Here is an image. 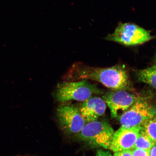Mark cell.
<instances>
[{"label": "cell", "instance_id": "1", "mask_svg": "<svg viewBox=\"0 0 156 156\" xmlns=\"http://www.w3.org/2000/svg\"><path fill=\"white\" fill-rule=\"evenodd\" d=\"M63 79L65 81L91 80L101 83L112 90H127L131 88L127 72L119 66L94 67L77 62L71 66L64 75Z\"/></svg>", "mask_w": 156, "mask_h": 156}, {"label": "cell", "instance_id": "17", "mask_svg": "<svg viewBox=\"0 0 156 156\" xmlns=\"http://www.w3.org/2000/svg\"><path fill=\"white\" fill-rule=\"evenodd\" d=\"M153 66H154V67L156 68V57L155 58L154 65Z\"/></svg>", "mask_w": 156, "mask_h": 156}, {"label": "cell", "instance_id": "3", "mask_svg": "<svg viewBox=\"0 0 156 156\" xmlns=\"http://www.w3.org/2000/svg\"><path fill=\"white\" fill-rule=\"evenodd\" d=\"M55 98L64 102L75 100L83 101L94 95L103 94L102 90L88 80L64 81L58 84L54 93Z\"/></svg>", "mask_w": 156, "mask_h": 156}, {"label": "cell", "instance_id": "14", "mask_svg": "<svg viewBox=\"0 0 156 156\" xmlns=\"http://www.w3.org/2000/svg\"><path fill=\"white\" fill-rule=\"evenodd\" d=\"M113 156H132V151L130 150H126L114 152Z\"/></svg>", "mask_w": 156, "mask_h": 156}, {"label": "cell", "instance_id": "11", "mask_svg": "<svg viewBox=\"0 0 156 156\" xmlns=\"http://www.w3.org/2000/svg\"><path fill=\"white\" fill-rule=\"evenodd\" d=\"M156 145L154 142L141 128L134 145V148L151 150Z\"/></svg>", "mask_w": 156, "mask_h": 156}, {"label": "cell", "instance_id": "12", "mask_svg": "<svg viewBox=\"0 0 156 156\" xmlns=\"http://www.w3.org/2000/svg\"><path fill=\"white\" fill-rule=\"evenodd\" d=\"M142 128L156 145V115L146 122Z\"/></svg>", "mask_w": 156, "mask_h": 156}, {"label": "cell", "instance_id": "5", "mask_svg": "<svg viewBox=\"0 0 156 156\" xmlns=\"http://www.w3.org/2000/svg\"><path fill=\"white\" fill-rule=\"evenodd\" d=\"M156 115V108L145 97H140L134 104L120 116L121 126H142Z\"/></svg>", "mask_w": 156, "mask_h": 156}, {"label": "cell", "instance_id": "13", "mask_svg": "<svg viewBox=\"0 0 156 156\" xmlns=\"http://www.w3.org/2000/svg\"><path fill=\"white\" fill-rule=\"evenodd\" d=\"M150 150L134 148L132 151V156H150Z\"/></svg>", "mask_w": 156, "mask_h": 156}, {"label": "cell", "instance_id": "6", "mask_svg": "<svg viewBox=\"0 0 156 156\" xmlns=\"http://www.w3.org/2000/svg\"><path fill=\"white\" fill-rule=\"evenodd\" d=\"M56 116L62 129L68 134L77 135L86 124L80 109L75 105H66L58 107Z\"/></svg>", "mask_w": 156, "mask_h": 156}, {"label": "cell", "instance_id": "8", "mask_svg": "<svg viewBox=\"0 0 156 156\" xmlns=\"http://www.w3.org/2000/svg\"><path fill=\"white\" fill-rule=\"evenodd\" d=\"M141 126L131 128L121 126L115 132L109 150L114 152L134 149Z\"/></svg>", "mask_w": 156, "mask_h": 156}, {"label": "cell", "instance_id": "4", "mask_svg": "<svg viewBox=\"0 0 156 156\" xmlns=\"http://www.w3.org/2000/svg\"><path fill=\"white\" fill-rule=\"evenodd\" d=\"M153 37L149 31L130 23H120L112 34L105 39L126 46H134L145 43Z\"/></svg>", "mask_w": 156, "mask_h": 156}, {"label": "cell", "instance_id": "10", "mask_svg": "<svg viewBox=\"0 0 156 156\" xmlns=\"http://www.w3.org/2000/svg\"><path fill=\"white\" fill-rule=\"evenodd\" d=\"M136 76L138 81L147 84L156 90V68L154 66L138 70Z\"/></svg>", "mask_w": 156, "mask_h": 156}, {"label": "cell", "instance_id": "2", "mask_svg": "<svg viewBox=\"0 0 156 156\" xmlns=\"http://www.w3.org/2000/svg\"><path fill=\"white\" fill-rule=\"evenodd\" d=\"M114 133L109 123L98 120L86 124L82 130L76 136L78 141L90 147L109 149Z\"/></svg>", "mask_w": 156, "mask_h": 156}, {"label": "cell", "instance_id": "15", "mask_svg": "<svg viewBox=\"0 0 156 156\" xmlns=\"http://www.w3.org/2000/svg\"><path fill=\"white\" fill-rule=\"evenodd\" d=\"M96 156H112V154L108 151H104L102 149L97 150Z\"/></svg>", "mask_w": 156, "mask_h": 156}, {"label": "cell", "instance_id": "16", "mask_svg": "<svg viewBox=\"0 0 156 156\" xmlns=\"http://www.w3.org/2000/svg\"><path fill=\"white\" fill-rule=\"evenodd\" d=\"M150 156H156V145L150 150Z\"/></svg>", "mask_w": 156, "mask_h": 156}, {"label": "cell", "instance_id": "9", "mask_svg": "<svg viewBox=\"0 0 156 156\" xmlns=\"http://www.w3.org/2000/svg\"><path fill=\"white\" fill-rule=\"evenodd\" d=\"M106 104L104 99L98 97H91L83 101L80 112L86 123L95 121L104 114Z\"/></svg>", "mask_w": 156, "mask_h": 156}, {"label": "cell", "instance_id": "7", "mask_svg": "<svg viewBox=\"0 0 156 156\" xmlns=\"http://www.w3.org/2000/svg\"><path fill=\"white\" fill-rule=\"evenodd\" d=\"M140 97L127 90H112L105 94L103 96L112 118L120 116L130 108Z\"/></svg>", "mask_w": 156, "mask_h": 156}]
</instances>
